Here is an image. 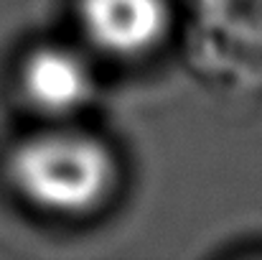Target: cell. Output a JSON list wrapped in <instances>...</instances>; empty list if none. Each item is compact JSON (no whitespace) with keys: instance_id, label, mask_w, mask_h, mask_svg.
I'll use <instances>...</instances> for the list:
<instances>
[{"instance_id":"cell-3","label":"cell","mask_w":262,"mask_h":260,"mask_svg":"<svg viewBox=\"0 0 262 260\" xmlns=\"http://www.w3.org/2000/svg\"><path fill=\"white\" fill-rule=\"evenodd\" d=\"M79 26L87 44L110 59H143L168 36V0H79Z\"/></svg>"},{"instance_id":"cell-2","label":"cell","mask_w":262,"mask_h":260,"mask_svg":"<svg viewBox=\"0 0 262 260\" xmlns=\"http://www.w3.org/2000/svg\"><path fill=\"white\" fill-rule=\"evenodd\" d=\"M97 74L87 51L69 44H43L20 64V94L31 110L67 123L94 97Z\"/></svg>"},{"instance_id":"cell-1","label":"cell","mask_w":262,"mask_h":260,"mask_svg":"<svg viewBox=\"0 0 262 260\" xmlns=\"http://www.w3.org/2000/svg\"><path fill=\"white\" fill-rule=\"evenodd\" d=\"M117 158L107 143L67 125L20 141L8 158L15 194L59 219H82L102 209L117 186Z\"/></svg>"}]
</instances>
